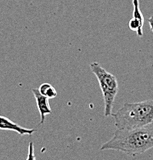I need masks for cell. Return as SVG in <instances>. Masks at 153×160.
<instances>
[{
    "label": "cell",
    "instance_id": "277c9868",
    "mask_svg": "<svg viewBox=\"0 0 153 160\" xmlns=\"http://www.w3.org/2000/svg\"><path fill=\"white\" fill-rule=\"evenodd\" d=\"M134 10H133V18L129 22V28L132 31H136L137 35L141 37L143 35L142 27L144 24V17L139 7V0H132Z\"/></svg>",
    "mask_w": 153,
    "mask_h": 160
},
{
    "label": "cell",
    "instance_id": "5b68a950",
    "mask_svg": "<svg viewBox=\"0 0 153 160\" xmlns=\"http://www.w3.org/2000/svg\"><path fill=\"white\" fill-rule=\"evenodd\" d=\"M32 91L33 95L35 96L37 108L39 109V114H40V122H39V125H42V123H44L45 120H46V116L49 114H52V112L50 106H49V99H48L47 97L42 95L39 89H32Z\"/></svg>",
    "mask_w": 153,
    "mask_h": 160
},
{
    "label": "cell",
    "instance_id": "ba28073f",
    "mask_svg": "<svg viewBox=\"0 0 153 160\" xmlns=\"http://www.w3.org/2000/svg\"><path fill=\"white\" fill-rule=\"evenodd\" d=\"M26 160H36L35 156V148L34 143L30 142L29 144V151H28V156Z\"/></svg>",
    "mask_w": 153,
    "mask_h": 160
},
{
    "label": "cell",
    "instance_id": "6da1fadb",
    "mask_svg": "<svg viewBox=\"0 0 153 160\" xmlns=\"http://www.w3.org/2000/svg\"><path fill=\"white\" fill-rule=\"evenodd\" d=\"M153 148V126L132 129H116L100 150H116L135 157Z\"/></svg>",
    "mask_w": 153,
    "mask_h": 160
},
{
    "label": "cell",
    "instance_id": "7a4b0ae2",
    "mask_svg": "<svg viewBox=\"0 0 153 160\" xmlns=\"http://www.w3.org/2000/svg\"><path fill=\"white\" fill-rule=\"evenodd\" d=\"M112 116L117 129H132L153 126V99L126 102Z\"/></svg>",
    "mask_w": 153,
    "mask_h": 160
},
{
    "label": "cell",
    "instance_id": "3957f363",
    "mask_svg": "<svg viewBox=\"0 0 153 160\" xmlns=\"http://www.w3.org/2000/svg\"><path fill=\"white\" fill-rule=\"evenodd\" d=\"M90 69L97 78L100 89L102 90L104 100L105 117L112 116L115 99L119 91L118 80L114 75L106 71L99 63H91Z\"/></svg>",
    "mask_w": 153,
    "mask_h": 160
},
{
    "label": "cell",
    "instance_id": "52a82bcc",
    "mask_svg": "<svg viewBox=\"0 0 153 160\" xmlns=\"http://www.w3.org/2000/svg\"><path fill=\"white\" fill-rule=\"evenodd\" d=\"M42 95L47 97L48 99H53L57 96V92L56 89L49 83H43L39 88Z\"/></svg>",
    "mask_w": 153,
    "mask_h": 160
},
{
    "label": "cell",
    "instance_id": "9c48e42d",
    "mask_svg": "<svg viewBox=\"0 0 153 160\" xmlns=\"http://www.w3.org/2000/svg\"><path fill=\"white\" fill-rule=\"evenodd\" d=\"M149 27H150L151 31L153 32V16H151L149 19Z\"/></svg>",
    "mask_w": 153,
    "mask_h": 160
},
{
    "label": "cell",
    "instance_id": "8992f818",
    "mask_svg": "<svg viewBox=\"0 0 153 160\" xmlns=\"http://www.w3.org/2000/svg\"><path fill=\"white\" fill-rule=\"evenodd\" d=\"M0 129L14 131L20 136L28 135L29 136L37 131L36 129H28V128L22 127V126H19V125L16 124V122L12 121L9 118L2 116H0Z\"/></svg>",
    "mask_w": 153,
    "mask_h": 160
}]
</instances>
